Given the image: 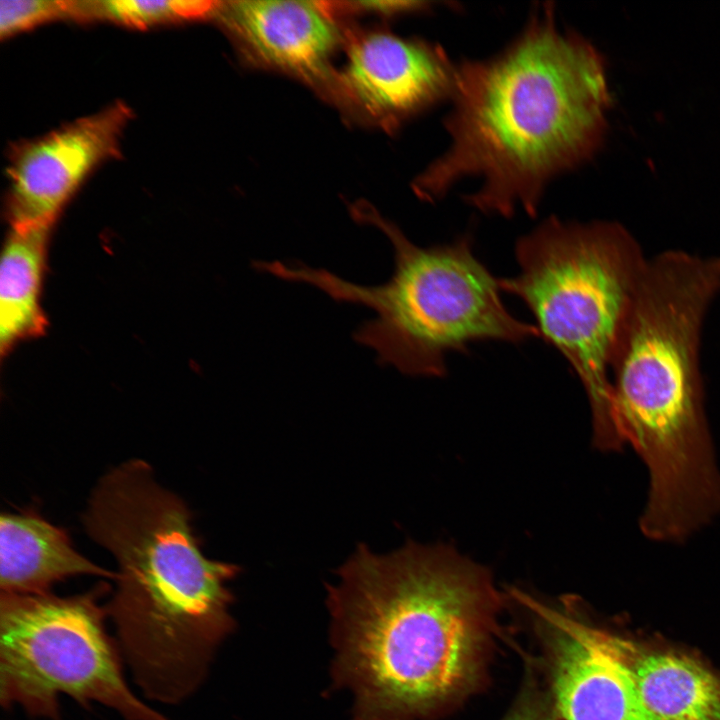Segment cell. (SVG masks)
<instances>
[{"label": "cell", "mask_w": 720, "mask_h": 720, "mask_svg": "<svg viewBox=\"0 0 720 720\" xmlns=\"http://www.w3.org/2000/svg\"><path fill=\"white\" fill-rule=\"evenodd\" d=\"M106 583L68 597L0 596V700L59 720V697L97 702L126 720H171L128 687L105 627Z\"/></svg>", "instance_id": "52a82bcc"}, {"label": "cell", "mask_w": 720, "mask_h": 720, "mask_svg": "<svg viewBox=\"0 0 720 720\" xmlns=\"http://www.w3.org/2000/svg\"><path fill=\"white\" fill-rule=\"evenodd\" d=\"M329 586L334 679L353 720H410L478 680L499 598L488 571L446 545L386 555L359 545Z\"/></svg>", "instance_id": "7a4b0ae2"}, {"label": "cell", "mask_w": 720, "mask_h": 720, "mask_svg": "<svg viewBox=\"0 0 720 720\" xmlns=\"http://www.w3.org/2000/svg\"><path fill=\"white\" fill-rule=\"evenodd\" d=\"M87 1L8 0L0 2L2 38L47 21L72 17L88 18Z\"/></svg>", "instance_id": "2e32d148"}, {"label": "cell", "mask_w": 720, "mask_h": 720, "mask_svg": "<svg viewBox=\"0 0 720 720\" xmlns=\"http://www.w3.org/2000/svg\"><path fill=\"white\" fill-rule=\"evenodd\" d=\"M79 575L116 578L75 550L66 531L37 512L1 514V592L45 594L56 582Z\"/></svg>", "instance_id": "7c38bea8"}, {"label": "cell", "mask_w": 720, "mask_h": 720, "mask_svg": "<svg viewBox=\"0 0 720 720\" xmlns=\"http://www.w3.org/2000/svg\"><path fill=\"white\" fill-rule=\"evenodd\" d=\"M129 114L116 104L26 145L10 170L12 225H51L86 176L118 151Z\"/></svg>", "instance_id": "30bf717a"}, {"label": "cell", "mask_w": 720, "mask_h": 720, "mask_svg": "<svg viewBox=\"0 0 720 720\" xmlns=\"http://www.w3.org/2000/svg\"><path fill=\"white\" fill-rule=\"evenodd\" d=\"M450 100V144L416 177L414 192L433 202L460 180L478 178L465 201L502 217L518 206L535 216L552 179L594 157L611 106L604 57L561 29L551 4L536 8L497 55L456 64Z\"/></svg>", "instance_id": "6da1fadb"}, {"label": "cell", "mask_w": 720, "mask_h": 720, "mask_svg": "<svg viewBox=\"0 0 720 720\" xmlns=\"http://www.w3.org/2000/svg\"><path fill=\"white\" fill-rule=\"evenodd\" d=\"M217 11L249 60L334 91L329 60L341 37L333 2L240 0Z\"/></svg>", "instance_id": "8fae6325"}, {"label": "cell", "mask_w": 720, "mask_h": 720, "mask_svg": "<svg viewBox=\"0 0 720 720\" xmlns=\"http://www.w3.org/2000/svg\"><path fill=\"white\" fill-rule=\"evenodd\" d=\"M51 225L15 224L0 268V346L5 353L17 342L38 336L46 320L40 291Z\"/></svg>", "instance_id": "5bb4252c"}, {"label": "cell", "mask_w": 720, "mask_h": 720, "mask_svg": "<svg viewBox=\"0 0 720 720\" xmlns=\"http://www.w3.org/2000/svg\"><path fill=\"white\" fill-rule=\"evenodd\" d=\"M84 524L117 564L106 611L134 681L150 700L184 701L232 630L226 582L239 567L203 554L187 505L143 460L98 481Z\"/></svg>", "instance_id": "3957f363"}, {"label": "cell", "mask_w": 720, "mask_h": 720, "mask_svg": "<svg viewBox=\"0 0 720 720\" xmlns=\"http://www.w3.org/2000/svg\"><path fill=\"white\" fill-rule=\"evenodd\" d=\"M508 720H552L547 715H544V713L536 712L533 709H525L521 712L515 713L511 718Z\"/></svg>", "instance_id": "ac0fdd59"}, {"label": "cell", "mask_w": 720, "mask_h": 720, "mask_svg": "<svg viewBox=\"0 0 720 720\" xmlns=\"http://www.w3.org/2000/svg\"><path fill=\"white\" fill-rule=\"evenodd\" d=\"M517 600L545 624L552 688L564 720H654L646 709L620 638L524 595Z\"/></svg>", "instance_id": "9c48e42d"}, {"label": "cell", "mask_w": 720, "mask_h": 720, "mask_svg": "<svg viewBox=\"0 0 720 720\" xmlns=\"http://www.w3.org/2000/svg\"><path fill=\"white\" fill-rule=\"evenodd\" d=\"M219 4L206 0H110L89 1V9L91 17H103L121 25L145 28L206 16L215 12Z\"/></svg>", "instance_id": "9a60e30c"}, {"label": "cell", "mask_w": 720, "mask_h": 720, "mask_svg": "<svg viewBox=\"0 0 720 720\" xmlns=\"http://www.w3.org/2000/svg\"><path fill=\"white\" fill-rule=\"evenodd\" d=\"M643 704L654 720H720V676L688 655L620 639Z\"/></svg>", "instance_id": "4fadbf2b"}, {"label": "cell", "mask_w": 720, "mask_h": 720, "mask_svg": "<svg viewBox=\"0 0 720 720\" xmlns=\"http://www.w3.org/2000/svg\"><path fill=\"white\" fill-rule=\"evenodd\" d=\"M352 215L381 230L393 246L394 271L385 283L356 284L300 263L257 261L254 267L373 310L375 318L360 325L355 340L375 351L382 365L410 376H445L447 354L466 352L473 342L519 343L540 336L536 325L505 307L499 279L474 254L470 234L420 247L367 203L354 205Z\"/></svg>", "instance_id": "5b68a950"}, {"label": "cell", "mask_w": 720, "mask_h": 720, "mask_svg": "<svg viewBox=\"0 0 720 720\" xmlns=\"http://www.w3.org/2000/svg\"><path fill=\"white\" fill-rule=\"evenodd\" d=\"M456 65L438 44L387 32L353 36L334 92L368 120L398 128L453 93Z\"/></svg>", "instance_id": "ba28073f"}, {"label": "cell", "mask_w": 720, "mask_h": 720, "mask_svg": "<svg viewBox=\"0 0 720 720\" xmlns=\"http://www.w3.org/2000/svg\"><path fill=\"white\" fill-rule=\"evenodd\" d=\"M720 292V256L648 259L610 367L614 417L646 464L643 523L681 534L720 512V473L699 369L702 325Z\"/></svg>", "instance_id": "277c9868"}, {"label": "cell", "mask_w": 720, "mask_h": 720, "mask_svg": "<svg viewBox=\"0 0 720 720\" xmlns=\"http://www.w3.org/2000/svg\"><path fill=\"white\" fill-rule=\"evenodd\" d=\"M517 275L501 291L521 299L548 343L570 363L587 394L593 442L619 450L610 367L648 259L621 224L551 216L515 246Z\"/></svg>", "instance_id": "8992f818"}, {"label": "cell", "mask_w": 720, "mask_h": 720, "mask_svg": "<svg viewBox=\"0 0 720 720\" xmlns=\"http://www.w3.org/2000/svg\"><path fill=\"white\" fill-rule=\"evenodd\" d=\"M428 2L420 1H364L347 2L345 9L376 11L385 14H396L427 9Z\"/></svg>", "instance_id": "e0dca14e"}]
</instances>
